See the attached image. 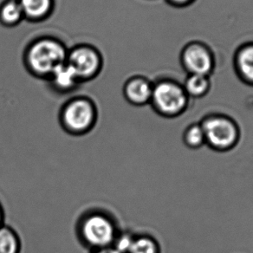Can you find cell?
Segmentation results:
<instances>
[{"instance_id": "cell-12", "label": "cell", "mask_w": 253, "mask_h": 253, "mask_svg": "<svg viewBox=\"0 0 253 253\" xmlns=\"http://www.w3.org/2000/svg\"><path fill=\"white\" fill-rule=\"evenodd\" d=\"M127 253H162V249L153 236L147 233H134Z\"/></svg>"}, {"instance_id": "cell-19", "label": "cell", "mask_w": 253, "mask_h": 253, "mask_svg": "<svg viewBox=\"0 0 253 253\" xmlns=\"http://www.w3.org/2000/svg\"><path fill=\"white\" fill-rule=\"evenodd\" d=\"M89 253H120L118 251H116L114 247H109L105 249L97 250V251H92Z\"/></svg>"}, {"instance_id": "cell-9", "label": "cell", "mask_w": 253, "mask_h": 253, "mask_svg": "<svg viewBox=\"0 0 253 253\" xmlns=\"http://www.w3.org/2000/svg\"><path fill=\"white\" fill-rule=\"evenodd\" d=\"M153 86L154 84L146 78H133L127 83L125 88L126 99L134 105L148 104L151 101Z\"/></svg>"}, {"instance_id": "cell-16", "label": "cell", "mask_w": 253, "mask_h": 253, "mask_svg": "<svg viewBox=\"0 0 253 253\" xmlns=\"http://www.w3.org/2000/svg\"><path fill=\"white\" fill-rule=\"evenodd\" d=\"M21 6L17 2H9L4 5L1 11L2 19L7 24H14L21 18L23 15Z\"/></svg>"}, {"instance_id": "cell-7", "label": "cell", "mask_w": 253, "mask_h": 253, "mask_svg": "<svg viewBox=\"0 0 253 253\" xmlns=\"http://www.w3.org/2000/svg\"><path fill=\"white\" fill-rule=\"evenodd\" d=\"M69 64L78 78H88L94 74L99 66V57L93 49L79 48L71 53Z\"/></svg>"}, {"instance_id": "cell-1", "label": "cell", "mask_w": 253, "mask_h": 253, "mask_svg": "<svg viewBox=\"0 0 253 253\" xmlns=\"http://www.w3.org/2000/svg\"><path fill=\"white\" fill-rule=\"evenodd\" d=\"M75 230L79 243L92 252L112 247L122 229L110 211L95 208L79 216Z\"/></svg>"}, {"instance_id": "cell-6", "label": "cell", "mask_w": 253, "mask_h": 253, "mask_svg": "<svg viewBox=\"0 0 253 253\" xmlns=\"http://www.w3.org/2000/svg\"><path fill=\"white\" fill-rule=\"evenodd\" d=\"M65 49L52 40H42L32 47L29 60L34 71L42 74H52L64 63Z\"/></svg>"}, {"instance_id": "cell-15", "label": "cell", "mask_w": 253, "mask_h": 253, "mask_svg": "<svg viewBox=\"0 0 253 253\" xmlns=\"http://www.w3.org/2000/svg\"><path fill=\"white\" fill-rule=\"evenodd\" d=\"M52 74L56 84L62 88H71L78 78L73 68L70 64L64 63L57 68Z\"/></svg>"}, {"instance_id": "cell-18", "label": "cell", "mask_w": 253, "mask_h": 253, "mask_svg": "<svg viewBox=\"0 0 253 253\" xmlns=\"http://www.w3.org/2000/svg\"><path fill=\"white\" fill-rule=\"evenodd\" d=\"M166 1L174 7H186L193 4L195 0H166Z\"/></svg>"}, {"instance_id": "cell-2", "label": "cell", "mask_w": 253, "mask_h": 253, "mask_svg": "<svg viewBox=\"0 0 253 253\" xmlns=\"http://www.w3.org/2000/svg\"><path fill=\"white\" fill-rule=\"evenodd\" d=\"M206 145L213 151L225 153L239 144L241 131L235 120L224 114H210L201 120Z\"/></svg>"}, {"instance_id": "cell-11", "label": "cell", "mask_w": 253, "mask_h": 253, "mask_svg": "<svg viewBox=\"0 0 253 253\" xmlns=\"http://www.w3.org/2000/svg\"><path fill=\"white\" fill-rule=\"evenodd\" d=\"M22 240L18 232L8 225L0 226V253H21Z\"/></svg>"}, {"instance_id": "cell-13", "label": "cell", "mask_w": 253, "mask_h": 253, "mask_svg": "<svg viewBox=\"0 0 253 253\" xmlns=\"http://www.w3.org/2000/svg\"><path fill=\"white\" fill-rule=\"evenodd\" d=\"M183 142L189 149L197 150L206 145L204 131L201 123H192L186 127L182 136Z\"/></svg>"}, {"instance_id": "cell-17", "label": "cell", "mask_w": 253, "mask_h": 253, "mask_svg": "<svg viewBox=\"0 0 253 253\" xmlns=\"http://www.w3.org/2000/svg\"><path fill=\"white\" fill-rule=\"evenodd\" d=\"M134 235V232H131L129 230H121L112 247L116 251H118L120 253H127Z\"/></svg>"}, {"instance_id": "cell-14", "label": "cell", "mask_w": 253, "mask_h": 253, "mask_svg": "<svg viewBox=\"0 0 253 253\" xmlns=\"http://www.w3.org/2000/svg\"><path fill=\"white\" fill-rule=\"evenodd\" d=\"M22 11L31 18H41L48 12L50 7V0H21Z\"/></svg>"}, {"instance_id": "cell-5", "label": "cell", "mask_w": 253, "mask_h": 253, "mask_svg": "<svg viewBox=\"0 0 253 253\" xmlns=\"http://www.w3.org/2000/svg\"><path fill=\"white\" fill-rule=\"evenodd\" d=\"M180 63L188 75L210 77L215 69V56L209 46L200 41L186 43L180 52Z\"/></svg>"}, {"instance_id": "cell-3", "label": "cell", "mask_w": 253, "mask_h": 253, "mask_svg": "<svg viewBox=\"0 0 253 253\" xmlns=\"http://www.w3.org/2000/svg\"><path fill=\"white\" fill-rule=\"evenodd\" d=\"M190 98L183 85L172 79H163L153 86L150 102L155 112L165 118H176L186 112Z\"/></svg>"}, {"instance_id": "cell-8", "label": "cell", "mask_w": 253, "mask_h": 253, "mask_svg": "<svg viewBox=\"0 0 253 253\" xmlns=\"http://www.w3.org/2000/svg\"><path fill=\"white\" fill-rule=\"evenodd\" d=\"M234 68L238 77L246 84L253 86V42L239 46L234 55Z\"/></svg>"}, {"instance_id": "cell-20", "label": "cell", "mask_w": 253, "mask_h": 253, "mask_svg": "<svg viewBox=\"0 0 253 253\" xmlns=\"http://www.w3.org/2000/svg\"><path fill=\"white\" fill-rule=\"evenodd\" d=\"M4 218H5L4 209L3 208V205L0 202V226L4 225Z\"/></svg>"}, {"instance_id": "cell-4", "label": "cell", "mask_w": 253, "mask_h": 253, "mask_svg": "<svg viewBox=\"0 0 253 253\" xmlns=\"http://www.w3.org/2000/svg\"><path fill=\"white\" fill-rule=\"evenodd\" d=\"M97 114L95 106L87 99H76L63 107L60 123L65 131L73 136H83L95 127Z\"/></svg>"}, {"instance_id": "cell-10", "label": "cell", "mask_w": 253, "mask_h": 253, "mask_svg": "<svg viewBox=\"0 0 253 253\" xmlns=\"http://www.w3.org/2000/svg\"><path fill=\"white\" fill-rule=\"evenodd\" d=\"M182 85L189 98H201L210 91L211 79L203 75H188Z\"/></svg>"}]
</instances>
